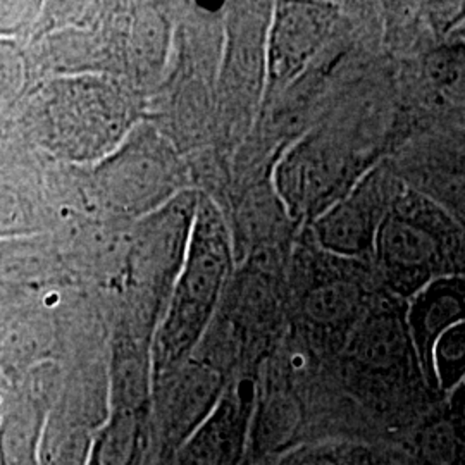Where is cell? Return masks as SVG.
I'll return each instance as SVG.
<instances>
[{"label":"cell","mask_w":465,"mask_h":465,"mask_svg":"<svg viewBox=\"0 0 465 465\" xmlns=\"http://www.w3.org/2000/svg\"><path fill=\"white\" fill-rule=\"evenodd\" d=\"M347 171L345 155L331 143L302 142L288 152L278 171L282 199L293 211H317L340 190V184L347 180Z\"/></svg>","instance_id":"1"},{"label":"cell","mask_w":465,"mask_h":465,"mask_svg":"<svg viewBox=\"0 0 465 465\" xmlns=\"http://www.w3.org/2000/svg\"><path fill=\"white\" fill-rule=\"evenodd\" d=\"M228 266L226 247L216 234L203 238L195 249L184 280L183 297L178 302L166 332V351L178 355L197 338L211 312Z\"/></svg>","instance_id":"2"},{"label":"cell","mask_w":465,"mask_h":465,"mask_svg":"<svg viewBox=\"0 0 465 465\" xmlns=\"http://www.w3.org/2000/svg\"><path fill=\"white\" fill-rule=\"evenodd\" d=\"M465 321V280L445 276L417 292L411 305L407 331L424 372L432 378V349L440 336Z\"/></svg>","instance_id":"3"},{"label":"cell","mask_w":465,"mask_h":465,"mask_svg":"<svg viewBox=\"0 0 465 465\" xmlns=\"http://www.w3.org/2000/svg\"><path fill=\"white\" fill-rule=\"evenodd\" d=\"M374 247L386 267L417 282L419 290L428 284L424 280L440 257V242L434 232L400 214L382 219Z\"/></svg>","instance_id":"4"},{"label":"cell","mask_w":465,"mask_h":465,"mask_svg":"<svg viewBox=\"0 0 465 465\" xmlns=\"http://www.w3.org/2000/svg\"><path fill=\"white\" fill-rule=\"evenodd\" d=\"M376 207L366 195H350L324 209L317 217V240L336 255H362L376 245L380 224Z\"/></svg>","instance_id":"5"},{"label":"cell","mask_w":465,"mask_h":465,"mask_svg":"<svg viewBox=\"0 0 465 465\" xmlns=\"http://www.w3.org/2000/svg\"><path fill=\"white\" fill-rule=\"evenodd\" d=\"M411 341L407 328L388 312L362 321L353 334L350 351L361 366L386 371L397 366Z\"/></svg>","instance_id":"6"},{"label":"cell","mask_w":465,"mask_h":465,"mask_svg":"<svg viewBox=\"0 0 465 465\" xmlns=\"http://www.w3.org/2000/svg\"><path fill=\"white\" fill-rule=\"evenodd\" d=\"M322 34L319 11L305 5H292L282 13L274 35V67L290 73L300 66L314 50Z\"/></svg>","instance_id":"7"},{"label":"cell","mask_w":465,"mask_h":465,"mask_svg":"<svg viewBox=\"0 0 465 465\" xmlns=\"http://www.w3.org/2000/svg\"><path fill=\"white\" fill-rule=\"evenodd\" d=\"M303 426V409L290 393H274L262 401L255 428L253 445L261 453H278L288 449Z\"/></svg>","instance_id":"8"},{"label":"cell","mask_w":465,"mask_h":465,"mask_svg":"<svg viewBox=\"0 0 465 465\" xmlns=\"http://www.w3.org/2000/svg\"><path fill=\"white\" fill-rule=\"evenodd\" d=\"M361 307V292L349 282L316 286L305 299V314L321 326H338L350 321Z\"/></svg>","instance_id":"9"},{"label":"cell","mask_w":465,"mask_h":465,"mask_svg":"<svg viewBox=\"0 0 465 465\" xmlns=\"http://www.w3.org/2000/svg\"><path fill=\"white\" fill-rule=\"evenodd\" d=\"M242 420L232 403H224L200 440L202 457L207 465H232L240 447Z\"/></svg>","instance_id":"10"},{"label":"cell","mask_w":465,"mask_h":465,"mask_svg":"<svg viewBox=\"0 0 465 465\" xmlns=\"http://www.w3.org/2000/svg\"><path fill=\"white\" fill-rule=\"evenodd\" d=\"M426 76L432 88L451 104H465V49L443 47L426 61Z\"/></svg>","instance_id":"11"},{"label":"cell","mask_w":465,"mask_h":465,"mask_svg":"<svg viewBox=\"0 0 465 465\" xmlns=\"http://www.w3.org/2000/svg\"><path fill=\"white\" fill-rule=\"evenodd\" d=\"M432 380L451 390L465 378V321L440 336L432 349Z\"/></svg>","instance_id":"12"},{"label":"cell","mask_w":465,"mask_h":465,"mask_svg":"<svg viewBox=\"0 0 465 465\" xmlns=\"http://www.w3.org/2000/svg\"><path fill=\"white\" fill-rule=\"evenodd\" d=\"M420 457L428 465H450L459 453V434L449 420L430 424L419 438Z\"/></svg>","instance_id":"13"},{"label":"cell","mask_w":465,"mask_h":465,"mask_svg":"<svg viewBox=\"0 0 465 465\" xmlns=\"http://www.w3.org/2000/svg\"><path fill=\"white\" fill-rule=\"evenodd\" d=\"M434 197L440 200L451 214L465 221V173H450L438 176L431 186Z\"/></svg>","instance_id":"14"},{"label":"cell","mask_w":465,"mask_h":465,"mask_svg":"<svg viewBox=\"0 0 465 465\" xmlns=\"http://www.w3.org/2000/svg\"><path fill=\"white\" fill-rule=\"evenodd\" d=\"M280 465H347L336 450L330 447H305L288 453Z\"/></svg>","instance_id":"15"}]
</instances>
